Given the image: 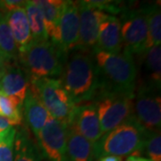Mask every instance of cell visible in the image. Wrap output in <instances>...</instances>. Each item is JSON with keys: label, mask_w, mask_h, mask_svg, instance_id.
Listing matches in <instances>:
<instances>
[{"label": "cell", "mask_w": 161, "mask_h": 161, "mask_svg": "<svg viewBox=\"0 0 161 161\" xmlns=\"http://www.w3.org/2000/svg\"><path fill=\"white\" fill-rule=\"evenodd\" d=\"M75 105L92 102L101 90V80L91 53L74 50L67 55L60 76Z\"/></svg>", "instance_id": "1"}, {"label": "cell", "mask_w": 161, "mask_h": 161, "mask_svg": "<svg viewBox=\"0 0 161 161\" xmlns=\"http://www.w3.org/2000/svg\"><path fill=\"white\" fill-rule=\"evenodd\" d=\"M92 54L101 80L100 91L135 95L138 71L132 56L123 51L112 54L96 50Z\"/></svg>", "instance_id": "2"}, {"label": "cell", "mask_w": 161, "mask_h": 161, "mask_svg": "<svg viewBox=\"0 0 161 161\" xmlns=\"http://www.w3.org/2000/svg\"><path fill=\"white\" fill-rule=\"evenodd\" d=\"M148 131L140 125L135 116L112 131L103 134L94 145V158L104 156H141Z\"/></svg>", "instance_id": "3"}, {"label": "cell", "mask_w": 161, "mask_h": 161, "mask_svg": "<svg viewBox=\"0 0 161 161\" xmlns=\"http://www.w3.org/2000/svg\"><path fill=\"white\" fill-rule=\"evenodd\" d=\"M67 54L50 40L31 41L18 51V64L30 78H55L61 76Z\"/></svg>", "instance_id": "4"}, {"label": "cell", "mask_w": 161, "mask_h": 161, "mask_svg": "<svg viewBox=\"0 0 161 161\" xmlns=\"http://www.w3.org/2000/svg\"><path fill=\"white\" fill-rule=\"evenodd\" d=\"M30 88L40 98L52 118L68 124L75 105L64 89L60 79L30 78Z\"/></svg>", "instance_id": "5"}, {"label": "cell", "mask_w": 161, "mask_h": 161, "mask_svg": "<svg viewBox=\"0 0 161 161\" xmlns=\"http://www.w3.org/2000/svg\"><path fill=\"white\" fill-rule=\"evenodd\" d=\"M134 95L100 91L93 99L98 112L102 134L112 131L134 116Z\"/></svg>", "instance_id": "6"}, {"label": "cell", "mask_w": 161, "mask_h": 161, "mask_svg": "<svg viewBox=\"0 0 161 161\" xmlns=\"http://www.w3.org/2000/svg\"><path fill=\"white\" fill-rule=\"evenodd\" d=\"M123 52L134 56H142L148 50V25L143 5L133 8L130 5L120 14Z\"/></svg>", "instance_id": "7"}, {"label": "cell", "mask_w": 161, "mask_h": 161, "mask_svg": "<svg viewBox=\"0 0 161 161\" xmlns=\"http://www.w3.org/2000/svg\"><path fill=\"white\" fill-rule=\"evenodd\" d=\"M36 140L41 159L68 161L66 144L67 127L64 124L50 117Z\"/></svg>", "instance_id": "8"}, {"label": "cell", "mask_w": 161, "mask_h": 161, "mask_svg": "<svg viewBox=\"0 0 161 161\" xmlns=\"http://www.w3.org/2000/svg\"><path fill=\"white\" fill-rule=\"evenodd\" d=\"M156 89L140 84L133 98V111L136 120L148 132L160 131L161 98Z\"/></svg>", "instance_id": "9"}, {"label": "cell", "mask_w": 161, "mask_h": 161, "mask_svg": "<svg viewBox=\"0 0 161 161\" xmlns=\"http://www.w3.org/2000/svg\"><path fill=\"white\" fill-rule=\"evenodd\" d=\"M77 4L80 14V29L75 50L92 54L97 44L99 24L107 17L108 14L91 6L87 1H77Z\"/></svg>", "instance_id": "10"}, {"label": "cell", "mask_w": 161, "mask_h": 161, "mask_svg": "<svg viewBox=\"0 0 161 161\" xmlns=\"http://www.w3.org/2000/svg\"><path fill=\"white\" fill-rule=\"evenodd\" d=\"M66 127L80 134L93 144L103 135L97 108L93 102L75 105Z\"/></svg>", "instance_id": "11"}, {"label": "cell", "mask_w": 161, "mask_h": 161, "mask_svg": "<svg viewBox=\"0 0 161 161\" xmlns=\"http://www.w3.org/2000/svg\"><path fill=\"white\" fill-rule=\"evenodd\" d=\"M79 29L80 14L77 1H64L58 26V46L67 55L77 47Z\"/></svg>", "instance_id": "12"}, {"label": "cell", "mask_w": 161, "mask_h": 161, "mask_svg": "<svg viewBox=\"0 0 161 161\" xmlns=\"http://www.w3.org/2000/svg\"><path fill=\"white\" fill-rule=\"evenodd\" d=\"M96 50L112 54L123 51L121 23L119 18L115 15L108 14L99 24L97 44L94 51Z\"/></svg>", "instance_id": "13"}, {"label": "cell", "mask_w": 161, "mask_h": 161, "mask_svg": "<svg viewBox=\"0 0 161 161\" xmlns=\"http://www.w3.org/2000/svg\"><path fill=\"white\" fill-rule=\"evenodd\" d=\"M30 87V76L18 63L12 64L0 78V92L24 100Z\"/></svg>", "instance_id": "14"}, {"label": "cell", "mask_w": 161, "mask_h": 161, "mask_svg": "<svg viewBox=\"0 0 161 161\" xmlns=\"http://www.w3.org/2000/svg\"><path fill=\"white\" fill-rule=\"evenodd\" d=\"M23 117L35 138L38 137L41 129L51 117L46 108L41 103L40 98L29 87L23 103Z\"/></svg>", "instance_id": "15"}, {"label": "cell", "mask_w": 161, "mask_h": 161, "mask_svg": "<svg viewBox=\"0 0 161 161\" xmlns=\"http://www.w3.org/2000/svg\"><path fill=\"white\" fill-rule=\"evenodd\" d=\"M42 14L48 40L58 45V26L64 6L61 0H33Z\"/></svg>", "instance_id": "16"}, {"label": "cell", "mask_w": 161, "mask_h": 161, "mask_svg": "<svg viewBox=\"0 0 161 161\" xmlns=\"http://www.w3.org/2000/svg\"><path fill=\"white\" fill-rule=\"evenodd\" d=\"M6 20L11 31L18 51L27 47L32 41L28 19L24 8L14 10L6 14Z\"/></svg>", "instance_id": "17"}, {"label": "cell", "mask_w": 161, "mask_h": 161, "mask_svg": "<svg viewBox=\"0 0 161 161\" xmlns=\"http://www.w3.org/2000/svg\"><path fill=\"white\" fill-rule=\"evenodd\" d=\"M38 146L27 127L16 130L14 143V161H41Z\"/></svg>", "instance_id": "18"}, {"label": "cell", "mask_w": 161, "mask_h": 161, "mask_svg": "<svg viewBox=\"0 0 161 161\" xmlns=\"http://www.w3.org/2000/svg\"><path fill=\"white\" fill-rule=\"evenodd\" d=\"M67 160L93 161L94 145L83 136L67 128Z\"/></svg>", "instance_id": "19"}, {"label": "cell", "mask_w": 161, "mask_h": 161, "mask_svg": "<svg viewBox=\"0 0 161 161\" xmlns=\"http://www.w3.org/2000/svg\"><path fill=\"white\" fill-rule=\"evenodd\" d=\"M144 59L147 81L144 84L147 86L160 91L161 85V47L154 46L150 47L143 55L141 56Z\"/></svg>", "instance_id": "20"}, {"label": "cell", "mask_w": 161, "mask_h": 161, "mask_svg": "<svg viewBox=\"0 0 161 161\" xmlns=\"http://www.w3.org/2000/svg\"><path fill=\"white\" fill-rule=\"evenodd\" d=\"M148 25V49L154 46H160L161 11L158 3L143 5Z\"/></svg>", "instance_id": "21"}, {"label": "cell", "mask_w": 161, "mask_h": 161, "mask_svg": "<svg viewBox=\"0 0 161 161\" xmlns=\"http://www.w3.org/2000/svg\"><path fill=\"white\" fill-rule=\"evenodd\" d=\"M24 11L28 19L32 41L43 42L49 40L48 36L47 34L46 27L42 14L38 6L34 4V2L26 1L24 6Z\"/></svg>", "instance_id": "22"}, {"label": "cell", "mask_w": 161, "mask_h": 161, "mask_svg": "<svg viewBox=\"0 0 161 161\" xmlns=\"http://www.w3.org/2000/svg\"><path fill=\"white\" fill-rule=\"evenodd\" d=\"M23 100L8 97L0 92V116L6 118L13 125H21L23 122Z\"/></svg>", "instance_id": "23"}, {"label": "cell", "mask_w": 161, "mask_h": 161, "mask_svg": "<svg viewBox=\"0 0 161 161\" xmlns=\"http://www.w3.org/2000/svg\"><path fill=\"white\" fill-rule=\"evenodd\" d=\"M0 53L12 61L18 62V48L6 20V14L0 11Z\"/></svg>", "instance_id": "24"}, {"label": "cell", "mask_w": 161, "mask_h": 161, "mask_svg": "<svg viewBox=\"0 0 161 161\" xmlns=\"http://www.w3.org/2000/svg\"><path fill=\"white\" fill-rule=\"evenodd\" d=\"M16 129L10 127L0 133V161H14V143Z\"/></svg>", "instance_id": "25"}, {"label": "cell", "mask_w": 161, "mask_h": 161, "mask_svg": "<svg viewBox=\"0 0 161 161\" xmlns=\"http://www.w3.org/2000/svg\"><path fill=\"white\" fill-rule=\"evenodd\" d=\"M143 152L146 153L151 161H161L160 131L148 132Z\"/></svg>", "instance_id": "26"}, {"label": "cell", "mask_w": 161, "mask_h": 161, "mask_svg": "<svg viewBox=\"0 0 161 161\" xmlns=\"http://www.w3.org/2000/svg\"><path fill=\"white\" fill-rule=\"evenodd\" d=\"M26 1L21 0H1L0 1V11L3 12L5 14L9 12L24 8Z\"/></svg>", "instance_id": "27"}, {"label": "cell", "mask_w": 161, "mask_h": 161, "mask_svg": "<svg viewBox=\"0 0 161 161\" xmlns=\"http://www.w3.org/2000/svg\"><path fill=\"white\" fill-rule=\"evenodd\" d=\"M16 63H18V62L12 61L10 59H8L6 57H5L3 54L0 53V78L4 75L6 70L8 69L12 64Z\"/></svg>", "instance_id": "28"}, {"label": "cell", "mask_w": 161, "mask_h": 161, "mask_svg": "<svg viewBox=\"0 0 161 161\" xmlns=\"http://www.w3.org/2000/svg\"><path fill=\"white\" fill-rule=\"evenodd\" d=\"M11 126V125H10V123L8 122V120L5 118V117H2V116H0V133L3 132H5L6 130H7L8 128H10Z\"/></svg>", "instance_id": "29"}, {"label": "cell", "mask_w": 161, "mask_h": 161, "mask_svg": "<svg viewBox=\"0 0 161 161\" xmlns=\"http://www.w3.org/2000/svg\"><path fill=\"white\" fill-rule=\"evenodd\" d=\"M97 161H123V158L117 156H104L98 158Z\"/></svg>", "instance_id": "30"}, {"label": "cell", "mask_w": 161, "mask_h": 161, "mask_svg": "<svg viewBox=\"0 0 161 161\" xmlns=\"http://www.w3.org/2000/svg\"><path fill=\"white\" fill-rule=\"evenodd\" d=\"M125 161H151L147 158H143L141 156H129Z\"/></svg>", "instance_id": "31"}]
</instances>
